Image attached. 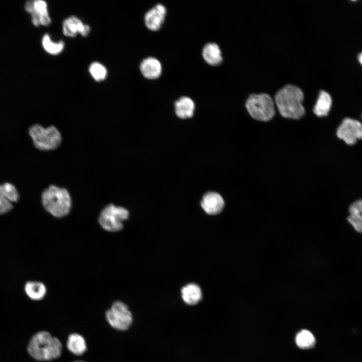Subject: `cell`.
Wrapping results in <instances>:
<instances>
[{
	"instance_id": "16",
	"label": "cell",
	"mask_w": 362,
	"mask_h": 362,
	"mask_svg": "<svg viewBox=\"0 0 362 362\" xmlns=\"http://www.w3.org/2000/svg\"><path fill=\"white\" fill-rule=\"evenodd\" d=\"M204 60L209 65L216 66L222 61L221 51L219 46L213 42L206 44L202 50Z\"/></svg>"
},
{
	"instance_id": "6",
	"label": "cell",
	"mask_w": 362,
	"mask_h": 362,
	"mask_svg": "<svg viewBox=\"0 0 362 362\" xmlns=\"http://www.w3.org/2000/svg\"><path fill=\"white\" fill-rule=\"evenodd\" d=\"M245 106L250 116L259 121H269L276 113L274 101L267 94L250 95Z\"/></svg>"
},
{
	"instance_id": "20",
	"label": "cell",
	"mask_w": 362,
	"mask_h": 362,
	"mask_svg": "<svg viewBox=\"0 0 362 362\" xmlns=\"http://www.w3.org/2000/svg\"><path fill=\"white\" fill-rule=\"evenodd\" d=\"M332 100L328 93L324 90L320 92L314 107V113L319 117L326 116L331 108Z\"/></svg>"
},
{
	"instance_id": "18",
	"label": "cell",
	"mask_w": 362,
	"mask_h": 362,
	"mask_svg": "<svg viewBox=\"0 0 362 362\" xmlns=\"http://www.w3.org/2000/svg\"><path fill=\"white\" fill-rule=\"evenodd\" d=\"M85 24L75 16H70L65 19L62 24V31L64 35L74 37L78 34H81Z\"/></svg>"
},
{
	"instance_id": "25",
	"label": "cell",
	"mask_w": 362,
	"mask_h": 362,
	"mask_svg": "<svg viewBox=\"0 0 362 362\" xmlns=\"http://www.w3.org/2000/svg\"><path fill=\"white\" fill-rule=\"evenodd\" d=\"M13 207L12 203L10 201L3 193L0 184V214L8 213Z\"/></svg>"
},
{
	"instance_id": "8",
	"label": "cell",
	"mask_w": 362,
	"mask_h": 362,
	"mask_svg": "<svg viewBox=\"0 0 362 362\" xmlns=\"http://www.w3.org/2000/svg\"><path fill=\"white\" fill-rule=\"evenodd\" d=\"M336 134L347 144H353L358 139H362V125L356 120L346 118L338 127Z\"/></svg>"
},
{
	"instance_id": "24",
	"label": "cell",
	"mask_w": 362,
	"mask_h": 362,
	"mask_svg": "<svg viewBox=\"0 0 362 362\" xmlns=\"http://www.w3.org/2000/svg\"><path fill=\"white\" fill-rule=\"evenodd\" d=\"M1 185L3 193L10 201L12 203L18 201L19 199V192L14 185L7 182Z\"/></svg>"
},
{
	"instance_id": "21",
	"label": "cell",
	"mask_w": 362,
	"mask_h": 362,
	"mask_svg": "<svg viewBox=\"0 0 362 362\" xmlns=\"http://www.w3.org/2000/svg\"><path fill=\"white\" fill-rule=\"evenodd\" d=\"M42 45L47 53L53 55L60 54L64 48V43L62 41L58 42L52 41L48 34H45L43 37Z\"/></svg>"
},
{
	"instance_id": "11",
	"label": "cell",
	"mask_w": 362,
	"mask_h": 362,
	"mask_svg": "<svg viewBox=\"0 0 362 362\" xmlns=\"http://www.w3.org/2000/svg\"><path fill=\"white\" fill-rule=\"evenodd\" d=\"M201 206L207 214L214 215L222 212L225 206V202L223 198L219 193L209 192L203 197Z\"/></svg>"
},
{
	"instance_id": "1",
	"label": "cell",
	"mask_w": 362,
	"mask_h": 362,
	"mask_svg": "<svg viewBox=\"0 0 362 362\" xmlns=\"http://www.w3.org/2000/svg\"><path fill=\"white\" fill-rule=\"evenodd\" d=\"M62 350L61 341L46 330L39 331L33 334L27 346L30 356L39 361L56 359L61 356Z\"/></svg>"
},
{
	"instance_id": "17",
	"label": "cell",
	"mask_w": 362,
	"mask_h": 362,
	"mask_svg": "<svg viewBox=\"0 0 362 362\" xmlns=\"http://www.w3.org/2000/svg\"><path fill=\"white\" fill-rule=\"evenodd\" d=\"M176 115L181 119H187L192 117L195 110V103L189 97H180L174 103Z\"/></svg>"
},
{
	"instance_id": "22",
	"label": "cell",
	"mask_w": 362,
	"mask_h": 362,
	"mask_svg": "<svg viewBox=\"0 0 362 362\" xmlns=\"http://www.w3.org/2000/svg\"><path fill=\"white\" fill-rule=\"evenodd\" d=\"M296 343L302 349L313 347L315 343V338L313 334L307 330L300 331L296 336Z\"/></svg>"
},
{
	"instance_id": "27",
	"label": "cell",
	"mask_w": 362,
	"mask_h": 362,
	"mask_svg": "<svg viewBox=\"0 0 362 362\" xmlns=\"http://www.w3.org/2000/svg\"><path fill=\"white\" fill-rule=\"evenodd\" d=\"M72 362H86V361H85L82 360H77L73 361Z\"/></svg>"
},
{
	"instance_id": "7",
	"label": "cell",
	"mask_w": 362,
	"mask_h": 362,
	"mask_svg": "<svg viewBox=\"0 0 362 362\" xmlns=\"http://www.w3.org/2000/svg\"><path fill=\"white\" fill-rule=\"evenodd\" d=\"M106 321L116 330L124 331L131 326L133 318L128 306L123 301L113 302L105 313Z\"/></svg>"
},
{
	"instance_id": "15",
	"label": "cell",
	"mask_w": 362,
	"mask_h": 362,
	"mask_svg": "<svg viewBox=\"0 0 362 362\" xmlns=\"http://www.w3.org/2000/svg\"><path fill=\"white\" fill-rule=\"evenodd\" d=\"M181 294L184 302L189 305H196L202 298L201 289L195 283H190L183 287Z\"/></svg>"
},
{
	"instance_id": "5",
	"label": "cell",
	"mask_w": 362,
	"mask_h": 362,
	"mask_svg": "<svg viewBox=\"0 0 362 362\" xmlns=\"http://www.w3.org/2000/svg\"><path fill=\"white\" fill-rule=\"evenodd\" d=\"M129 217V212L127 209L109 204L101 210L98 217V222L104 230L116 232L123 228L124 222Z\"/></svg>"
},
{
	"instance_id": "3",
	"label": "cell",
	"mask_w": 362,
	"mask_h": 362,
	"mask_svg": "<svg viewBox=\"0 0 362 362\" xmlns=\"http://www.w3.org/2000/svg\"><path fill=\"white\" fill-rule=\"evenodd\" d=\"M41 202L44 209L56 218L65 217L71 209L72 200L68 191L55 185H50L43 191Z\"/></svg>"
},
{
	"instance_id": "13",
	"label": "cell",
	"mask_w": 362,
	"mask_h": 362,
	"mask_svg": "<svg viewBox=\"0 0 362 362\" xmlns=\"http://www.w3.org/2000/svg\"><path fill=\"white\" fill-rule=\"evenodd\" d=\"M66 346L70 353L76 356L83 355L87 349L85 338L81 334L77 332H73L68 335Z\"/></svg>"
},
{
	"instance_id": "12",
	"label": "cell",
	"mask_w": 362,
	"mask_h": 362,
	"mask_svg": "<svg viewBox=\"0 0 362 362\" xmlns=\"http://www.w3.org/2000/svg\"><path fill=\"white\" fill-rule=\"evenodd\" d=\"M140 70L143 76L148 79L158 78L162 72V65L156 58L148 57L144 59L140 65Z\"/></svg>"
},
{
	"instance_id": "19",
	"label": "cell",
	"mask_w": 362,
	"mask_h": 362,
	"mask_svg": "<svg viewBox=\"0 0 362 362\" xmlns=\"http://www.w3.org/2000/svg\"><path fill=\"white\" fill-rule=\"evenodd\" d=\"M25 292L27 296L32 300L40 301L47 294V288L42 282L29 281L25 285Z\"/></svg>"
},
{
	"instance_id": "2",
	"label": "cell",
	"mask_w": 362,
	"mask_h": 362,
	"mask_svg": "<svg viewBox=\"0 0 362 362\" xmlns=\"http://www.w3.org/2000/svg\"><path fill=\"white\" fill-rule=\"evenodd\" d=\"M304 94L298 86L287 84L281 88L275 97L281 115L286 118L299 119L305 114L302 105Z\"/></svg>"
},
{
	"instance_id": "14",
	"label": "cell",
	"mask_w": 362,
	"mask_h": 362,
	"mask_svg": "<svg viewBox=\"0 0 362 362\" xmlns=\"http://www.w3.org/2000/svg\"><path fill=\"white\" fill-rule=\"evenodd\" d=\"M347 220L358 233L362 234V199L351 204Z\"/></svg>"
},
{
	"instance_id": "23",
	"label": "cell",
	"mask_w": 362,
	"mask_h": 362,
	"mask_svg": "<svg viewBox=\"0 0 362 362\" xmlns=\"http://www.w3.org/2000/svg\"><path fill=\"white\" fill-rule=\"evenodd\" d=\"M88 70L93 78L97 81L105 80L107 76L106 68L99 62H94L91 63Z\"/></svg>"
},
{
	"instance_id": "10",
	"label": "cell",
	"mask_w": 362,
	"mask_h": 362,
	"mask_svg": "<svg viewBox=\"0 0 362 362\" xmlns=\"http://www.w3.org/2000/svg\"><path fill=\"white\" fill-rule=\"evenodd\" d=\"M166 14L165 7L161 4H158L146 12L144 16V22L146 27L150 30H158L164 22Z\"/></svg>"
},
{
	"instance_id": "26",
	"label": "cell",
	"mask_w": 362,
	"mask_h": 362,
	"mask_svg": "<svg viewBox=\"0 0 362 362\" xmlns=\"http://www.w3.org/2000/svg\"><path fill=\"white\" fill-rule=\"evenodd\" d=\"M358 60L362 65V53H361L358 56Z\"/></svg>"
},
{
	"instance_id": "4",
	"label": "cell",
	"mask_w": 362,
	"mask_h": 362,
	"mask_svg": "<svg viewBox=\"0 0 362 362\" xmlns=\"http://www.w3.org/2000/svg\"><path fill=\"white\" fill-rule=\"evenodd\" d=\"M29 134L35 147L42 151L55 149L62 141L60 132L53 125L44 127L39 124L33 125L29 129Z\"/></svg>"
},
{
	"instance_id": "9",
	"label": "cell",
	"mask_w": 362,
	"mask_h": 362,
	"mask_svg": "<svg viewBox=\"0 0 362 362\" xmlns=\"http://www.w3.org/2000/svg\"><path fill=\"white\" fill-rule=\"evenodd\" d=\"M26 11L32 15V21L36 26H48L51 22L47 3L41 0L28 1L25 5Z\"/></svg>"
}]
</instances>
